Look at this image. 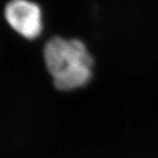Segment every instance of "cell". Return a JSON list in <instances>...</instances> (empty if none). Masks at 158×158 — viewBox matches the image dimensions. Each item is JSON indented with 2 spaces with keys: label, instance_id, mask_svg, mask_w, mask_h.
Wrapping results in <instances>:
<instances>
[{
  "label": "cell",
  "instance_id": "obj_2",
  "mask_svg": "<svg viewBox=\"0 0 158 158\" xmlns=\"http://www.w3.org/2000/svg\"><path fill=\"white\" fill-rule=\"evenodd\" d=\"M5 17L11 28L26 39H36L42 32L41 10L32 1L11 0L5 8Z\"/></svg>",
  "mask_w": 158,
  "mask_h": 158
},
{
  "label": "cell",
  "instance_id": "obj_1",
  "mask_svg": "<svg viewBox=\"0 0 158 158\" xmlns=\"http://www.w3.org/2000/svg\"><path fill=\"white\" fill-rule=\"evenodd\" d=\"M43 56L46 67L58 90L80 88L92 76L93 58L80 40L52 37L44 46Z\"/></svg>",
  "mask_w": 158,
  "mask_h": 158
}]
</instances>
